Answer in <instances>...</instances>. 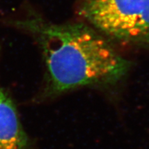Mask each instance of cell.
Masks as SVG:
<instances>
[{"instance_id":"cell-1","label":"cell","mask_w":149,"mask_h":149,"mask_svg":"<svg viewBox=\"0 0 149 149\" xmlns=\"http://www.w3.org/2000/svg\"><path fill=\"white\" fill-rule=\"evenodd\" d=\"M37 41L46 68L41 100L85 87L109 88L124 79L130 63L111 43L83 24H53L37 14L9 22Z\"/></svg>"},{"instance_id":"cell-2","label":"cell","mask_w":149,"mask_h":149,"mask_svg":"<svg viewBox=\"0 0 149 149\" xmlns=\"http://www.w3.org/2000/svg\"><path fill=\"white\" fill-rule=\"evenodd\" d=\"M79 11L110 38L149 45V0H81Z\"/></svg>"},{"instance_id":"cell-3","label":"cell","mask_w":149,"mask_h":149,"mask_svg":"<svg viewBox=\"0 0 149 149\" xmlns=\"http://www.w3.org/2000/svg\"><path fill=\"white\" fill-rule=\"evenodd\" d=\"M28 146L13 101L0 86V149H27Z\"/></svg>"}]
</instances>
